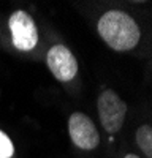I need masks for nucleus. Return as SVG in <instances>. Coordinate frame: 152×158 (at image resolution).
<instances>
[{
	"label": "nucleus",
	"instance_id": "obj_5",
	"mask_svg": "<svg viewBox=\"0 0 152 158\" xmlns=\"http://www.w3.org/2000/svg\"><path fill=\"white\" fill-rule=\"evenodd\" d=\"M46 60L51 73L62 82L71 81L78 73V62L71 54V51L63 44H56L51 48Z\"/></svg>",
	"mask_w": 152,
	"mask_h": 158
},
{
	"label": "nucleus",
	"instance_id": "obj_8",
	"mask_svg": "<svg viewBox=\"0 0 152 158\" xmlns=\"http://www.w3.org/2000/svg\"><path fill=\"white\" fill-rule=\"evenodd\" d=\"M124 158H139V156H136V155H133V153H129V155H125Z\"/></svg>",
	"mask_w": 152,
	"mask_h": 158
},
{
	"label": "nucleus",
	"instance_id": "obj_2",
	"mask_svg": "<svg viewBox=\"0 0 152 158\" xmlns=\"http://www.w3.org/2000/svg\"><path fill=\"white\" fill-rule=\"evenodd\" d=\"M98 117L103 128L108 133H116L124 125L125 114H127V104L120 100V97L112 90L101 92L98 97Z\"/></svg>",
	"mask_w": 152,
	"mask_h": 158
},
{
	"label": "nucleus",
	"instance_id": "obj_4",
	"mask_svg": "<svg viewBox=\"0 0 152 158\" xmlns=\"http://www.w3.org/2000/svg\"><path fill=\"white\" fill-rule=\"evenodd\" d=\"M68 131L73 144L82 150H94L100 144V136L94 122L82 112H73L70 115Z\"/></svg>",
	"mask_w": 152,
	"mask_h": 158
},
{
	"label": "nucleus",
	"instance_id": "obj_6",
	"mask_svg": "<svg viewBox=\"0 0 152 158\" xmlns=\"http://www.w3.org/2000/svg\"><path fill=\"white\" fill-rule=\"evenodd\" d=\"M136 142L146 156L152 158V127L143 125L136 131Z\"/></svg>",
	"mask_w": 152,
	"mask_h": 158
},
{
	"label": "nucleus",
	"instance_id": "obj_3",
	"mask_svg": "<svg viewBox=\"0 0 152 158\" xmlns=\"http://www.w3.org/2000/svg\"><path fill=\"white\" fill-rule=\"evenodd\" d=\"M10 30L13 44L19 51H32L38 43V30L29 13L22 10L15 11L10 16Z\"/></svg>",
	"mask_w": 152,
	"mask_h": 158
},
{
	"label": "nucleus",
	"instance_id": "obj_7",
	"mask_svg": "<svg viewBox=\"0 0 152 158\" xmlns=\"http://www.w3.org/2000/svg\"><path fill=\"white\" fill-rule=\"evenodd\" d=\"M13 153H15V147L11 139L3 131H0V158H11Z\"/></svg>",
	"mask_w": 152,
	"mask_h": 158
},
{
	"label": "nucleus",
	"instance_id": "obj_1",
	"mask_svg": "<svg viewBox=\"0 0 152 158\" xmlns=\"http://www.w3.org/2000/svg\"><path fill=\"white\" fill-rule=\"evenodd\" d=\"M98 33L114 51H130L138 41L141 32L132 16L119 10L106 11L98 21Z\"/></svg>",
	"mask_w": 152,
	"mask_h": 158
}]
</instances>
